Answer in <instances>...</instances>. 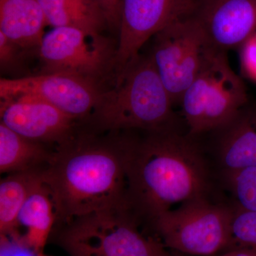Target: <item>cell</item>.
Listing matches in <instances>:
<instances>
[{
    "instance_id": "cell-1",
    "label": "cell",
    "mask_w": 256,
    "mask_h": 256,
    "mask_svg": "<svg viewBox=\"0 0 256 256\" xmlns=\"http://www.w3.org/2000/svg\"><path fill=\"white\" fill-rule=\"evenodd\" d=\"M122 132L80 128L54 150L42 176L54 202L56 223L111 208L128 210L127 160L132 136Z\"/></svg>"
},
{
    "instance_id": "cell-2",
    "label": "cell",
    "mask_w": 256,
    "mask_h": 256,
    "mask_svg": "<svg viewBox=\"0 0 256 256\" xmlns=\"http://www.w3.org/2000/svg\"><path fill=\"white\" fill-rule=\"evenodd\" d=\"M131 138L127 160V204L136 218L156 220L176 204L208 197L210 168L200 146L178 128Z\"/></svg>"
},
{
    "instance_id": "cell-3",
    "label": "cell",
    "mask_w": 256,
    "mask_h": 256,
    "mask_svg": "<svg viewBox=\"0 0 256 256\" xmlns=\"http://www.w3.org/2000/svg\"><path fill=\"white\" fill-rule=\"evenodd\" d=\"M174 102L150 56L140 55L102 90L88 120L98 131H154L178 128Z\"/></svg>"
},
{
    "instance_id": "cell-4",
    "label": "cell",
    "mask_w": 256,
    "mask_h": 256,
    "mask_svg": "<svg viewBox=\"0 0 256 256\" xmlns=\"http://www.w3.org/2000/svg\"><path fill=\"white\" fill-rule=\"evenodd\" d=\"M248 104L244 82L230 67L226 52L220 50L210 54L180 101L193 138L223 127Z\"/></svg>"
},
{
    "instance_id": "cell-5",
    "label": "cell",
    "mask_w": 256,
    "mask_h": 256,
    "mask_svg": "<svg viewBox=\"0 0 256 256\" xmlns=\"http://www.w3.org/2000/svg\"><path fill=\"white\" fill-rule=\"evenodd\" d=\"M127 208L94 212L62 224L57 242L70 256H154L156 239L146 238Z\"/></svg>"
},
{
    "instance_id": "cell-6",
    "label": "cell",
    "mask_w": 256,
    "mask_h": 256,
    "mask_svg": "<svg viewBox=\"0 0 256 256\" xmlns=\"http://www.w3.org/2000/svg\"><path fill=\"white\" fill-rule=\"evenodd\" d=\"M234 214V206L202 197L162 214L152 224L165 248L210 256L228 248Z\"/></svg>"
},
{
    "instance_id": "cell-7",
    "label": "cell",
    "mask_w": 256,
    "mask_h": 256,
    "mask_svg": "<svg viewBox=\"0 0 256 256\" xmlns=\"http://www.w3.org/2000/svg\"><path fill=\"white\" fill-rule=\"evenodd\" d=\"M150 56L174 105L214 50L192 14L170 24L153 36Z\"/></svg>"
},
{
    "instance_id": "cell-8",
    "label": "cell",
    "mask_w": 256,
    "mask_h": 256,
    "mask_svg": "<svg viewBox=\"0 0 256 256\" xmlns=\"http://www.w3.org/2000/svg\"><path fill=\"white\" fill-rule=\"evenodd\" d=\"M37 50L43 73L70 74L98 84L110 69L114 70L116 46L102 34L53 28L45 34Z\"/></svg>"
},
{
    "instance_id": "cell-9",
    "label": "cell",
    "mask_w": 256,
    "mask_h": 256,
    "mask_svg": "<svg viewBox=\"0 0 256 256\" xmlns=\"http://www.w3.org/2000/svg\"><path fill=\"white\" fill-rule=\"evenodd\" d=\"M194 0H121L116 78L140 55V50L158 32L192 14Z\"/></svg>"
},
{
    "instance_id": "cell-10",
    "label": "cell",
    "mask_w": 256,
    "mask_h": 256,
    "mask_svg": "<svg viewBox=\"0 0 256 256\" xmlns=\"http://www.w3.org/2000/svg\"><path fill=\"white\" fill-rule=\"evenodd\" d=\"M102 92L98 84L70 74L42 73L0 80L1 101L36 98L79 121L89 119Z\"/></svg>"
},
{
    "instance_id": "cell-11",
    "label": "cell",
    "mask_w": 256,
    "mask_h": 256,
    "mask_svg": "<svg viewBox=\"0 0 256 256\" xmlns=\"http://www.w3.org/2000/svg\"><path fill=\"white\" fill-rule=\"evenodd\" d=\"M0 117L1 124L20 136L44 146L54 144L55 149L80 129L78 120L36 98L1 101Z\"/></svg>"
},
{
    "instance_id": "cell-12",
    "label": "cell",
    "mask_w": 256,
    "mask_h": 256,
    "mask_svg": "<svg viewBox=\"0 0 256 256\" xmlns=\"http://www.w3.org/2000/svg\"><path fill=\"white\" fill-rule=\"evenodd\" d=\"M192 15L220 52L242 46L256 33V0H194Z\"/></svg>"
},
{
    "instance_id": "cell-13",
    "label": "cell",
    "mask_w": 256,
    "mask_h": 256,
    "mask_svg": "<svg viewBox=\"0 0 256 256\" xmlns=\"http://www.w3.org/2000/svg\"><path fill=\"white\" fill-rule=\"evenodd\" d=\"M216 152L222 172L256 166V108L247 104L217 130Z\"/></svg>"
},
{
    "instance_id": "cell-14",
    "label": "cell",
    "mask_w": 256,
    "mask_h": 256,
    "mask_svg": "<svg viewBox=\"0 0 256 256\" xmlns=\"http://www.w3.org/2000/svg\"><path fill=\"white\" fill-rule=\"evenodd\" d=\"M46 26L38 0H0V32L24 50H38Z\"/></svg>"
},
{
    "instance_id": "cell-15",
    "label": "cell",
    "mask_w": 256,
    "mask_h": 256,
    "mask_svg": "<svg viewBox=\"0 0 256 256\" xmlns=\"http://www.w3.org/2000/svg\"><path fill=\"white\" fill-rule=\"evenodd\" d=\"M56 223L54 202L43 180L28 197L18 216V227L26 228L24 242L37 256L43 254Z\"/></svg>"
},
{
    "instance_id": "cell-16",
    "label": "cell",
    "mask_w": 256,
    "mask_h": 256,
    "mask_svg": "<svg viewBox=\"0 0 256 256\" xmlns=\"http://www.w3.org/2000/svg\"><path fill=\"white\" fill-rule=\"evenodd\" d=\"M48 26L80 28L102 34L108 23L104 11L94 0H38Z\"/></svg>"
},
{
    "instance_id": "cell-17",
    "label": "cell",
    "mask_w": 256,
    "mask_h": 256,
    "mask_svg": "<svg viewBox=\"0 0 256 256\" xmlns=\"http://www.w3.org/2000/svg\"><path fill=\"white\" fill-rule=\"evenodd\" d=\"M54 150L20 136L0 122V172L12 174L42 170Z\"/></svg>"
},
{
    "instance_id": "cell-18",
    "label": "cell",
    "mask_w": 256,
    "mask_h": 256,
    "mask_svg": "<svg viewBox=\"0 0 256 256\" xmlns=\"http://www.w3.org/2000/svg\"><path fill=\"white\" fill-rule=\"evenodd\" d=\"M43 182L42 169L9 174L0 183V233L13 234L18 216L34 188Z\"/></svg>"
},
{
    "instance_id": "cell-19",
    "label": "cell",
    "mask_w": 256,
    "mask_h": 256,
    "mask_svg": "<svg viewBox=\"0 0 256 256\" xmlns=\"http://www.w3.org/2000/svg\"><path fill=\"white\" fill-rule=\"evenodd\" d=\"M226 188L232 194L234 207L256 212V166L222 172Z\"/></svg>"
},
{
    "instance_id": "cell-20",
    "label": "cell",
    "mask_w": 256,
    "mask_h": 256,
    "mask_svg": "<svg viewBox=\"0 0 256 256\" xmlns=\"http://www.w3.org/2000/svg\"><path fill=\"white\" fill-rule=\"evenodd\" d=\"M236 248L252 249L256 252V212L234 207L230 244L227 250Z\"/></svg>"
},
{
    "instance_id": "cell-21",
    "label": "cell",
    "mask_w": 256,
    "mask_h": 256,
    "mask_svg": "<svg viewBox=\"0 0 256 256\" xmlns=\"http://www.w3.org/2000/svg\"><path fill=\"white\" fill-rule=\"evenodd\" d=\"M26 50L9 40L0 32V64L1 68L10 69L20 63L23 52Z\"/></svg>"
},
{
    "instance_id": "cell-22",
    "label": "cell",
    "mask_w": 256,
    "mask_h": 256,
    "mask_svg": "<svg viewBox=\"0 0 256 256\" xmlns=\"http://www.w3.org/2000/svg\"><path fill=\"white\" fill-rule=\"evenodd\" d=\"M242 68L247 76L256 82V33L242 46Z\"/></svg>"
},
{
    "instance_id": "cell-23",
    "label": "cell",
    "mask_w": 256,
    "mask_h": 256,
    "mask_svg": "<svg viewBox=\"0 0 256 256\" xmlns=\"http://www.w3.org/2000/svg\"><path fill=\"white\" fill-rule=\"evenodd\" d=\"M104 11L109 28L118 32L121 0H94Z\"/></svg>"
},
{
    "instance_id": "cell-24",
    "label": "cell",
    "mask_w": 256,
    "mask_h": 256,
    "mask_svg": "<svg viewBox=\"0 0 256 256\" xmlns=\"http://www.w3.org/2000/svg\"><path fill=\"white\" fill-rule=\"evenodd\" d=\"M220 256H256V252L252 249L236 248L227 250L226 252Z\"/></svg>"
},
{
    "instance_id": "cell-25",
    "label": "cell",
    "mask_w": 256,
    "mask_h": 256,
    "mask_svg": "<svg viewBox=\"0 0 256 256\" xmlns=\"http://www.w3.org/2000/svg\"><path fill=\"white\" fill-rule=\"evenodd\" d=\"M154 256H172L165 250V247L159 240H156Z\"/></svg>"
},
{
    "instance_id": "cell-26",
    "label": "cell",
    "mask_w": 256,
    "mask_h": 256,
    "mask_svg": "<svg viewBox=\"0 0 256 256\" xmlns=\"http://www.w3.org/2000/svg\"><path fill=\"white\" fill-rule=\"evenodd\" d=\"M44 256L43 254H42V255L41 256Z\"/></svg>"
}]
</instances>
